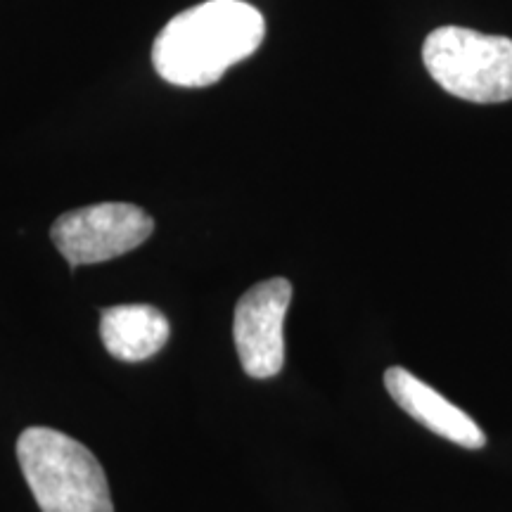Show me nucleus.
<instances>
[{"instance_id":"obj_1","label":"nucleus","mask_w":512,"mask_h":512,"mask_svg":"<svg viewBox=\"0 0 512 512\" xmlns=\"http://www.w3.org/2000/svg\"><path fill=\"white\" fill-rule=\"evenodd\" d=\"M266 22L242 0H207L181 12L159 31L152 64L164 81L204 88L264 43Z\"/></svg>"},{"instance_id":"obj_2","label":"nucleus","mask_w":512,"mask_h":512,"mask_svg":"<svg viewBox=\"0 0 512 512\" xmlns=\"http://www.w3.org/2000/svg\"><path fill=\"white\" fill-rule=\"evenodd\" d=\"M17 460L41 512H114L105 470L81 441L29 427L17 439Z\"/></svg>"},{"instance_id":"obj_3","label":"nucleus","mask_w":512,"mask_h":512,"mask_svg":"<svg viewBox=\"0 0 512 512\" xmlns=\"http://www.w3.org/2000/svg\"><path fill=\"white\" fill-rule=\"evenodd\" d=\"M422 62L453 98L496 105L512 100V38L439 27L422 43Z\"/></svg>"},{"instance_id":"obj_4","label":"nucleus","mask_w":512,"mask_h":512,"mask_svg":"<svg viewBox=\"0 0 512 512\" xmlns=\"http://www.w3.org/2000/svg\"><path fill=\"white\" fill-rule=\"evenodd\" d=\"M152 230V216L136 204L102 202L62 214L50 228V238L69 266L76 268L133 252Z\"/></svg>"},{"instance_id":"obj_5","label":"nucleus","mask_w":512,"mask_h":512,"mask_svg":"<svg viewBox=\"0 0 512 512\" xmlns=\"http://www.w3.org/2000/svg\"><path fill=\"white\" fill-rule=\"evenodd\" d=\"M290 302V280L271 278L256 283L235 306V349L245 373L254 380L275 377L285 366L283 325Z\"/></svg>"},{"instance_id":"obj_6","label":"nucleus","mask_w":512,"mask_h":512,"mask_svg":"<svg viewBox=\"0 0 512 512\" xmlns=\"http://www.w3.org/2000/svg\"><path fill=\"white\" fill-rule=\"evenodd\" d=\"M384 387L401 411H406L430 432L463 448H472V451L486 444L482 427L470 415L460 411L456 403L444 399L430 384L408 373L406 368H389L384 373Z\"/></svg>"},{"instance_id":"obj_7","label":"nucleus","mask_w":512,"mask_h":512,"mask_svg":"<svg viewBox=\"0 0 512 512\" xmlns=\"http://www.w3.org/2000/svg\"><path fill=\"white\" fill-rule=\"evenodd\" d=\"M169 332V320L150 304H121L100 313V339L117 361L140 363L157 356Z\"/></svg>"}]
</instances>
